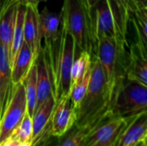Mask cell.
Listing matches in <instances>:
<instances>
[{
    "label": "cell",
    "instance_id": "1",
    "mask_svg": "<svg viewBox=\"0 0 147 146\" xmlns=\"http://www.w3.org/2000/svg\"><path fill=\"white\" fill-rule=\"evenodd\" d=\"M114 96L110 92L96 57L91 64V77L86 94L77 109L76 125L91 130L102 119L110 113Z\"/></svg>",
    "mask_w": 147,
    "mask_h": 146
},
{
    "label": "cell",
    "instance_id": "2",
    "mask_svg": "<svg viewBox=\"0 0 147 146\" xmlns=\"http://www.w3.org/2000/svg\"><path fill=\"white\" fill-rule=\"evenodd\" d=\"M128 46L115 37H106L97 40L95 57L101 64L106 83L113 96L127 76Z\"/></svg>",
    "mask_w": 147,
    "mask_h": 146
},
{
    "label": "cell",
    "instance_id": "3",
    "mask_svg": "<svg viewBox=\"0 0 147 146\" xmlns=\"http://www.w3.org/2000/svg\"><path fill=\"white\" fill-rule=\"evenodd\" d=\"M40 40L53 85L62 48V14H57L45 7L40 13Z\"/></svg>",
    "mask_w": 147,
    "mask_h": 146
},
{
    "label": "cell",
    "instance_id": "4",
    "mask_svg": "<svg viewBox=\"0 0 147 146\" xmlns=\"http://www.w3.org/2000/svg\"><path fill=\"white\" fill-rule=\"evenodd\" d=\"M62 21L74 39L76 55L89 52L96 56V47L93 40L90 22L81 0H64L61 9Z\"/></svg>",
    "mask_w": 147,
    "mask_h": 146
},
{
    "label": "cell",
    "instance_id": "5",
    "mask_svg": "<svg viewBox=\"0 0 147 146\" xmlns=\"http://www.w3.org/2000/svg\"><path fill=\"white\" fill-rule=\"evenodd\" d=\"M145 112H147V87L126 77L115 92L111 114L127 119Z\"/></svg>",
    "mask_w": 147,
    "mask_h": 146
},
{
    "label": "cell",
    "instance_id": "6",
    "mask_svg": "<svg viewBox=\"0 0 147 146\" xmlns=\"http://www.w3.org/2000/svg\"><path fill=\"white\" fill-rule=\"evenodd\" d=\"M27 113V99L23 83L10 85L7 104L0 120V145L11 136Z\"/></svg>",
    "mask_w": 147,
    "mask_h": 146
},
{
    "label": "cell",
    "instance_id": "7",
    "mask_svg": "<svg viewBox=\"0 0 147 146\" xmlns=\"http://www.w3.org/2000/svg\"><path fill=\"white\" fill-rule=\"evenodd\" d=\"M76 57V46L71 34L62 21V48L58 66L56 81L53 92L56 102L65 96H69L71 88V67Z\"/></svg>",
    "mask_w": 147,
    "mask_h": 146
},
{
    "label": "cell",
    "instance_id": "8",
    "mask_svg": "<svg viewBox=\"0 0 147 146\" xmlns=\"http://www.w3.org/2000/svg\"><path fill=\"white\" fill-rule=\"evenodd\" d=\"M127 119L114 116L109 113L88 133L84 146H111L127 124Z\"/></svg>",
    "mask_w": 147,
    "mask_h": 146
},
{
    "label": "cell",
    "instance_id": "9",
    "mask_svg": "<svg viewBox=\"0 0 147 146\" xmlns=\"http://www.w3.org/2000/svg\"><path fill=\"white\" fill-rule=\"evenodd\" d=\"M91 29L96 46L97 40L102 38H118L115 18L108 0H99L91 10Z\"/></svg>",
    "mask_w": 147,
    "mask_h": 146
},
{
    "label": "cell",
    "instance_id": "10",
    "mask_svg": "<svg viewBox=\"0 0 147 146\" xmlns=\"http://www.w3.org/2000/svg\"><path fill=\"white\" fill-rule=\"evenodd\" d=\"M76 108L70 95L59 98L55 104L52 117V135L60 137L76 123Z\"/></svg>",
    "mask_w": 147,
    "mask_h": 146
},
{
    "label": "cell",
    "instance_id": "11",
    "mask_svg": "<svg viewBox=\"0 0 147 146\" xmlns=\"http://www.w3.org/2000/svg\"><path fill=\"white\" fill-rule=\"evenodd\" d=\"M127 78L137 81L147 87V54L141 38L129 46Z\"/></svg>",
    "mask_w": 147,
    "mask_h": 146
},
{
    "label": "cell",
    "instance_id": "12",
    "mask_svg": "<svg viewBox=\"0 0 147 146\" xmlns=\"http://www.w3.org/2000/svg\"><path fill=\"white\" fill-rule=\"evenodd\" d=\"M147 133V112L130 117L111 146H135Z\"/></svg>",
    "mask_w": 147,
    "mask_h": 146
},
{
    "label": "cell",
    "instance_id": "13",
    "mask_svg": "<svg viewBox=\"0 0 147 146\" xmlns=\"http://www.w3.org/2000/svg\"><path fill=\"white\" fill-rule=\"evenodd\" d=\"M27 9L24 18V41L30 47L34 59L41 52L40 40V17L38 5L33 2L26 3Z\"/></svg>",
    "mask_w": 147,
    "mask_h": 146
},
{
    "label": "cell",
    "instance_id": "14",
    "mask_svg": "<svg viewBox=\"0 0 147 146\" xmlns=\"http://www.w3.org/2000/svg\"><path fill=\"white\" fill-rule=\"evenodd\" d=\"M56 104L54 95L52 94L46 99V101L36 109L32 116L33 134L31 146H34L40 142L44 141L42 139L46 127L51 120V117Z\"/></svg>",
    "mask_w": 147,
    "mask_h": 146
},
{
    "label": "cell",
    "instance_id": "15",
    "mask_svg": "<svg viewBox=\"0 0 147 146\" xmlns=\"http://www.w3.org/2000/svg\"><path fill=\"white\" fill-rule=\"evenodd\" d=\"M115 18L118 39L128 46L127 33L130 22L131 0H108Z\"/></svg>",
    "mask_w": 147,
    "mask_h": 146
},
{
    "label": "cell",
    "instance_id": "16",
    "mask_svg": "<svg viewBox=\"0 0 147 146\" xmlns=\"http://www.w3.org/2000/svg\"><path fill=\"white\" fill-rule=\"evenodd\" d=\"M37 72V103L36 109L46 101L53 92V84L47 60L42 51L35 59ZM35 109V111H36Z\"/></svg>",
    "mask_w": 147,
    "mask_h": 146
},
{
    "label": "cell",
    "instance_id": "17",
    "mask_svg": "<svg viewBox=\"0 0 147 146\" xmlns=\"http://www.w3.org/2000/svg\"><path fill=\"white\" fill-rule=\"evenodd\" d=\"M34 60L35 59L30 47L24 41L12 66L10 85L23 83L30 68L34 63Z\"/></svg>",
    "mask_w": 147,
    "mask_h": 146
},
{
    "label": "cell",
    "instance_id": "18",
    "mask_svg": "<svg viewBox=\"0 0 147 146\" xmlns=\"http://www.w3.org/2000/svg\"><path fill=\"white\" fill-rule=\"evenodd\" d=\"M11 66L8 49L0 42V97L3 111L7 104L11 84ZM2 111V114H3Z\"/></svg>",
    "mask_w": 147,
    "mask_h": 146
},
{
    "label": "cell",
    "instance_id": "19",
    "mask_svg": "<svg viewBox=\"0 0 147 146\" xmlns=\"http://www.w3.org/2000/svg\"><path fill=\"white\" fill-rule=\"evenodd\" d=\"M18 3L11 4L0 15V42L5 46L9 53H10Z\"/></svg>",
    "mask_w": 147,
    "mask_h": 146
},
{
    "label": "cell",
    "instance_id": "20",
    "mask_svg": "<svg viewBox=\"0 0 147 146\" xmlns=\"http://www.w3.org/2000/svg\"><path fill=\"white\" fill-rule=\"evenodd\" d=\"M26 9H27L26 3H23L21 2L18 3L16 25H15V29L13 33V38H12V43H11V48H10V53H9V62H10L11 69L16 60V58L24 42L23 27H24V18H25Z\"/></svg>",
    "mask_w": 147,
    "mask_h": 146
},
{
    "label": "cell",
    "instance_id": "21",
    "mask_svg": "<svg viewBox=\"0 0 147 146\" xmlns=\"http://www.w3.org/2000/svg\"><path fill=\"white\" fill-rule=\"evenodd\" d=\"M130 22H132L138 34L145 44H147V8L146 5L131 0Z\"/></svg>",
    "mask_w": 147,
    "mask_h": 146
},
{
    "label": "cell",
    "instance_id": "22",
    "mask_svg": "<svg viewBox=\"0 0 147 146\" xmlns=\"http://www.w3.org/2000/svg\"><path fill=\"white\" fill-rule=\"evenodd\" d=\"M27 99V111L32 117L36 109L37 103V72L35 60L23 81Z\"/></svg>",
    "mask_w": 147,
    "mask_h": 146
},
{
    "label": "cell",
    "instance_id": "23",
    "mask_svg": "<svg viewBox=\"0 0 147 146\" xmlns=\"http://www.w3.org/2000/svg\"><path fill=\"white\" fill-rule=\"evenodd\" d=\"M90 130L81 128L76 124L62 136L58 137L57 146H84Z\"/></svg>",
    "mask_w": 147,
    "mask_h": 146
},
{
    "label": "cell",
    "instance_id": "24",
    "mask_svg": "<svg viewBox=\"0 0 147 146\" xmlns=\"http://www.w3.org/2000/svg\"><path fill=\"white\" fill-rule=\"evenodd\" d=\"M91 64H92V56L87 51L82 52L78 56V58L75 59L71 72V87L84 76L87 71L90 68Z\"/></svg>",
    "mask_w": 147,
    "mask_h": 146
},
{
    "label": "cell",
    "instance_id": "25",
    "mask_svg": "<svg viewBox=\"0 0 147 146\" xmlns=\"http://www.w3.org/2000/svg\"><path fill=\"white\" fill-rule=\"evenodd\" d=\"M90 77H91V66L84 74V76L80 80H78L74 85H72L71 89L70 96L76 108V112L86 94V91L89 87Z\"/></svg>",
    "mask_w": 147,
    "mask_h": 146
},
{
    "label": "cell",
    "instance_id": "26",
    "mask_svg": "<svg viewBox=\"0 0 147 146\" xmlns=\"http://www.w3.org/2000/svg\"><path fill=\"white\" fill-rule=\"evenodd\" d=\"M33 134V125H32V117L27 113L22 119V122L16 128V130L11 134V138L18 141L20 144L25 142L32 141Z\"/></svg>",
    "mask_w": 147,
    "mask_h": 146
},
{
    "label": "cell",
    "instance_id": "27",
    "mask_svg": "<svg viewBox=\"0 0 147 146\" xmlns=\"http://www.w3.org/2000/svg\"><path fill=\"white\" fill-rule=\"evenodd\" d=\"M57 145H58V137L52 135L46 140L38 143L34 146H57Z\"/></svg>",
    "mask_w": 147,
    "mask_h": 146
},
{
    "label": "cell",
    "instance_id": "28",
    "mask_svg": "<svg viewBox=\"0 0 147 146\" xmlns=\"http://www.w3.org/2000/svg\"><path fill=\"white\" fill-rule=\"evenodd\" d=\"M99 0H85V3H86V9L88 11V15L90 17V26H91V10L93 9V8L95 7V5L97 3ZM92 32V29H91ZM93 36V35H92ZM95 43V42H94ZM96 45V44H95Z\"/></svg>",
    "mask_w": 147,
    "mask_h": 146
},
{
    "label": "cell",
    "instance_id": "29",
    "mask_svg": "<svg viewBox=\"0 0 147 146\" xmlns=\"http://www.w3.org/2000/svg\"><path fill=\"white\" fill-rule=\"evenodd\" d=\"M19 145H20V143L18 141H16L13 138L9 137L8 139H6L0 146H18Z\"/></svg>",
    "mask_w": 147,
    "mask_h": 146
},
{
    "label": "cell",
    "instance_id": "30",
    "mask_svg": "<svg viewBox=\"0 0 147 146\" xmlns=\"http://www.w3.org/2000/svg\"><path fill=\"white\" fill-rule=\"evenodd\" d=\"M132 1H134L136 3H141L143 5H147V0H132Z\"/></svg>",
    "mask_w": 147,
    "mask_h": 146
},
{
    "label": "cell",
    "instance_id": "31",
    "mask_svg": "<svg viewBox=\"0 0 147 146\" xmlns=\"http://www.w3.org/2000/svg\"><path fill=\"white\" fill-rule=\"evenodd\" d=\"M47 0H32V2L34 3H35V4H39L40 3H42V2H47Z\"/></svg>",
    "mask_w": 147,
    "mask_h": 146
},
{
    "label": "cell",
    "instance_id": "32",
    "mask_svg": "<svg viewBox=\"0 0 147 146\" xmlns=\"http://www.w3.org/2000/svg\"><path fill=\"white\" fill-rule=\"evenodd\" d=\"M21 3H31L32 0H20Z\"/></svg>",
    "mask_w": 147,
    "mask_h": 146
},
{
    "label": "cell",
    "instance_id": "33",
    "mask_svg": "<svg viewBox=\"0 0 147 146\" xmlns=\"http://www.w3.org/2000/svg\"><path fill=\"white\" fill-rule=\"evenodd\" d=\"M2 111H3V108H2V102H1V97H0V120L2 116Z\"/></svg>",
    "mask_w": 147,
    "mask_h": 146
},
{
    "label": "cell",
    "instance_id": "34",
    "mask_svg": "<svg viewBox=\"0 0 147 146\" xmlns=\"http://www.w3.org/2000/svg\"><path fill=\"white\" fill-rule=\"evenodd\" d=\"M135 146H145V143H144V141H140V142H139Z\"/></svg>",
    "mask_w": 147,
    "mask_h": 146
},
{
    "label": "cell",
    "instance_id": "35",
    "mask_svg": "<svg viewBox=\"0 0 147 146\" xmlns=\"http://www.w3.org/2000/svg\"><path fill=\"white\" fill-rule=\"evenodd\" d=\"M81 1H82V3H83V4H84V8H85L86 11H87V9H86V3H85V0H81ZM87 14H88V11H87Z\"/></svg>",
    "mask_w": 147,
    "mask_h": 146
},
{
    "label": "cell",
    "instance_id": "36",
    "mask_svg": "<svg viewBox=\"0 0 147 146\" xmlns=\"http://www.w3.org/2000/svg\"><path fill=\"white\" fill-rule=\"evenodd\" d=\"M144 143H145V146H147V133H146V138L144 139Z\"/></svg>",
    "mask_w": 147,
    "mask_h": 146
},
{
    "label": "cell",
    "instance_id": "37",
    "mask_svg": "<svg viewBox=\"0 0 147 146\" xmlns=\"http://www.w3.org/2000/svg\"><path fill=\"white\" fill-rule=\"evenodd\" d=\"M137 35H138V34H137ZM141 40H142V39H141ZM142 41H143V40H142ZM143 43H144V42H143ZM144 46H145V47H146V54H147V44H145V43H144Z\"/></svg>",
    "mask_w": 147,
    "mask_h": 146
},
{
    "label": "cell",
    "instance_id": "38",
    "mask_svg": "<svg viewBox=\"0 0 147 146\" xmlns=\"http://www.w3.org/2000/svg\"><path fill=\"white\" fill-rule=\"evenodd\" d=\"M146 8H147V5H146Z\"/></svg>",
    "mask_w": 147,
    "mask_h": 146
}]
</instances>
